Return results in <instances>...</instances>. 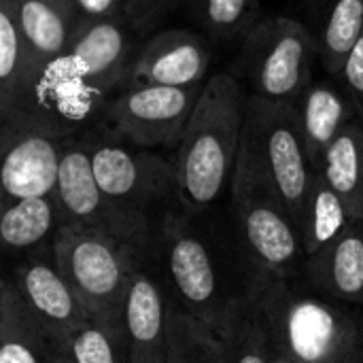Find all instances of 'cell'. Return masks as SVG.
<instances>
[{
  "label": "cell",
  "mask_w": 363,
  "mask_h": 363,
  "mask_svg": "<svg viewBox=\"0 0 363 363\" xmlns=\"http://www.w3.org/2000/svg\"><path fill=\"white\" fill-rule=\"evenodd\" d=\"M151 268L170 300L221 338L253 311L270 274L249 257L228 206L170 208L155 236Z\"/></svg>",
  "instance_id": "1"
},
{
  "label": "cell",
  "mask_w": 363,
  "mask_h": 363,
  "mask_svg": "<svg viewBox=\"0 0 363 363\" xmlns=\"http://www.w3.org/2000/svg\"><path fill=\"white\" fill-rule=\"evenodd\" d=\"M247 117V89L232 72L211 77L174 149L179 202L208 211L228 196L238 164Z\"/></svg>",
  "instance_id": "2"
},
{
  "label": "cell",
  "mask_w": 363,
  "mask_h": 363,
  "mask_svg": "<svg viewBox=\"0 0 363 363\" xmlns=\"http://www.w3.org/2000/svg\"><path fill=\"white\" fill-rule=\"evenodd\" d=\"M257 315L270 347L296 363H363V313L328 298L300 277H268Z\"/></svg>",
  "instance_id": "3"
},
{
  "label": "cell",
  "mask_w": 363,
  "mask_h": 363,
  "mask_svg": "<svg viewBox=\"0 0 363 363\" xmlns=\"http://www.w3.org/2000/svg\"><path fill=\"white\" fill-rule=\"evenodd\" d=\"M53 255L89 319L123 334L125 300L145 259L121 240L72 223L60 228Z\"/></svg>",
  "instance_id": "4"
},
{
  "label": "cell",
  "mask_w": 363,
  "mask_h": 363,
  "mask_svg": "<svg viewBox=\"0 0 363 363\" xmlns=\"http://www.w3.org/2000/svg\"><path fill=\"white\" fill-rule=\"evenodd\" d=\"M240 157L253 166L300 228L317 170L308 157L294 104L247 94Z\"/></svg>",
  "instance_id": "5"
},
{
  "label": "cell",
  "mask_w": 363,
  "mask_h": 363,
  "mask_svg": "<svg viewBox=\"0 0 363 363\" xmlns=\"http://www.w3.org/2000/svg\"><path fill=\"white\" fill-rule=\"evenodd\" d=\"M319 36L287 15L264 17L238 45L236 79L247 94L294 104L313 83Z\"/></svg>",
  "instance_id": "6"
},
{
  "label": "cell",
  "mask_w": 363,
  "mask_h": 363,
  "mask_svg": "<svg viewBox=\"0 0 363 363\" xmlns=\"http://www.w3.org/2000/svg\"><path fill=\"white\" fill-rule=\"evenodd\" d=\"M225 206L240 242L259 270L283 279L302 274L306 251L296 219L240 155Z\"/></svg>",
  "instance_id": "7"
},
{
  "label": "cell",
  "mask_w": 363,
  "mask_h": 363,
  "mask_svg": "<svg viewBox=\"0 0 363 363\" xmlns=\"http://www.w3.org/2000/svg\"><path fill=\"white\" fill-rule=\"evenodd\" d=\"M83 138L96 181L113 202L155 225L170 208L181 204L174 157L119 140L102 128L85 132Z\"/></svg>",
  "instance_id": "8"
},
{
  "label": "cell",
  "mask_w": 363,
  "mask_h": 363,
  "mask_svg": "<svg viewBox=\"0 0 363 363\" xmlns=\"http://www.w3.org/2000/svg\"><path fill=\"white\" fill-rule=\"evenodd\" d=\"M55 200L60 206L62 223L81 225L108 234L123 245L132 247L147 266H151L157 225L117 202H113L96 181L89 149L83 134L70 138L62 153Z\"/></svg>",
  "instance_id": "9"
},
{
  "label": "cell",
  "mask_w": 363,
  "mask_h": 363,
  "mask_svg": "<svg viewBox=\"0 0 363 363\" xmlns=\"http://www.w3.org/2000/svg\"><path fill=\"white\" fill-rule=\"evenodd\" d=\"M204 85H128L108 100L98 128L143 149L174 151Z\"/></svg>",
  "instance_id": "10"
},
{
  "label": "cell",
  "mask_w": 363,
  "mask_h": 363,
  "mask_svg": "<svg viewBox=\"0 0 363 363\" xmlns=\"http://www.w3.org/2000/svg\"><path fill=\"white\" fill-rule=\"evenodd\" d=\"M108 100L111 96L98 89L66 53L38 66L21 106L0 119L23 117L64 138H77L100 125Z\"/></svg>",
  "instance_id": "11"
},
{
  "label": "cell",
  "mask_w": 363,
  "mask_h": 363,
  "mask_svg": "<svg viewBox=\"0 0 363 363\" xmlns=\"http://www.w3.org/2000/svg\"><path fill=\"white\" fill-rule=\"evenodd\" d=\"M68 140L23 117L0 119V206L26 198L53 196Z\"/></svg>",
  "instance_id": "12"
},
{
  "label": "cell",
  "mask_w": 363,
  "mask_h": 363,
  "mask_svg": "<svg viewBox=\"0 0 363 363\" xmlns=\"http://www.w3.org/2000/svg\"><path fill=\"white\" fill-rule=\"evenodd\" d=\"M9 277L28 308L49 330L60 347L91 321L72 287L62 277L55 264L53 245L19 257Z\"/></svg>",
  "instance_id": "13"
},
{
  "label": "cell",
  "mask_w": 363,
  "mask_h": 363,
  "mask_svg": "<svg viewBox=\"0 0 363 363\" xmlns=\"http://www.w3.org/2000/svg\"><path fill=\"white\" fill-rule=\"evenodd\" d=\"M213 43L191 30L168 28L145 38L128 85L198 87L208 79Z\"/></svg>",
  "instance_id": "14"
},
{
  "label": "cell",
  "mask_w": 363,
  "mask_h": 363,
  "mask_svg": "<svg viewBox=\"0 0 363 363\" xmlns=\"http://www.w3.org/2000/svg\"><path fill=\"white\" fill-rule=\"evenodd\" d=\"M138 36L130 21H100L79 30L68 53L83 74L113 98L130 83V72L143 45Z\"/></svg>",
  "instance_id": "15"
},
{
  "label": "cell",
  "mask_w": 363,
  "mask_h": 363,
  "mask_svg": "<svg viewBox=\"0 0 363 363\" xmlns=\"http://www.w3.org/2000/svg\"><path fill=\"white\" fill-rule=\"evenodd\" d=\"M170 296L151 266H143L123 311L128 363H168Z\"/></svg>",
  "instance_id": "16"
},
{
  "label": "cell",
  "mask_w": 363,
  "mask_h": 363,
  "mask_svg": "<svg viewBox=\"0 0 363 363\" xmlns=\"http://www.w3.org/2000/svg\"><path fill=\"white\" fill-rule=\"evenodd\" d=\"M300 279L338 302L363 304V219L319 253L306 257Z\"/></svg>",
  "instance_id": "17"
},
{
  "label": "cell",
  "mask_w": 363,
  "mask_h": 363,
  "mask_svg": "<svg viewBox=\"0 0 363 363\" xmlns=\"http://www.w3.org/2000/svg\"><path fill=\"white\" fill-rule=\"evenodd\" d=\"M294 108L313 168L319 170L332 143L359 115L342 85L328 79H313V83L294 102Z\"/></svg>",
  "instance_id": "18"
},
{
  "label": "cell",
  "mask_w": 363,
  "mask_h": 363,
  "mask_svg": "<svg viewBox=\"0 0 363 363\" xmlns=\"http://www.w3.org/2000/svg\"><path fill=\"white\" fill-rule=\"evenodd\" d=\"M60 345L6 274L0 281V363H55Z\"/></svg>",
  "instance_id": "19"
},
{
  "label": "cell",
  "mask_w": 363,
  "mask_h": 363,
  "mask_svg": "<svg viewBox=\"0 0 363 363\" xmlns=\"http://www.w3.org/2000/svg\"><path fill=\"white\" fill-rule=\"evenodd\" d=\"M11 4L36 68L70 51L77 32L70 0H11Z\"/></svg>",
  "instance_id": "20"
},
{
  "label": "cell",
  "mask_w": 363,
  "mask_h": 363,
  "mask_svg": "<svg viewBox=\"0 0 363 363\" xmlns=\"http://www.w3.org/2000/svg\"><path fill=\"white\" fill-rule=\"evenodd\" d=\"M62 215L55 196H38L0 206V242L4 253L23 257L53 245Z\"/></svg>",
  "instance_id": "21"
},
{
  "label": "cell",
  "mask_w": 363,
  "mask_h": 363,
  "mask_svg": "<svg viewBox=\"0 0 363 363\" xmlns=\"http://www.w3.org/2000/svg\"><path fill=\"white\" fill-rule=\"evenodd\" d=\"M319 172L347 204L353 221L363 219V121L353 119L328 149Z\"/></svg>",
  "instance_id": "22"
},
{
  "label": "cell",
  "mask_w": 363,
  "mask_h": 363,
  "mask_svg": "<svg viewBox=\"0 0 363 363\" xmlns=\"http://www.w3.org/2000/svg\"><path fill=\"white\" fill-rule=\"evenodd\" d=\"M36 66L21 38L11 0H0V117L15 113L32 83Z\"/></svg>",
  "instance_id": "23"
},
{
  "label": "cell",
  "mask_w": 363,
  "mask_h": 363,
  "mask_svg": "<svg viewBox=\"0 0 363 363\" xmlns=\"http://www.w3.org/2000/svg\"><path fill=\"white\" fill-rule=\"evenodd\" d=\"M351 223L353 217L347 204L330 187L325 177L317 170L300 219V234H302L306 257L319 253L336 238H340Z\"/></svg>",
  "instance_id": "24"
},
{
  "label": "cell",
  "mask_w": 363,
  "mask_h": 363,
  "mask_svg": "<svg viewBox=\"0 0 363 363\" xmlns=\"http://www.w3.org/2000/svg\"><path fill=\"white\" fill-rule=\"evenodd\" d=\"M189 17L215 45L238 43L264 19L259 0H183Z\"/></svg>",
  "instance_id": "25"
},
{
  "label": "cell",
  "mask_w": 363,
  "mask_h": 363,
  "mask_svg": "<svg viewBox=\"0 0 363 363\" xmlns=\"http://www.w3.org/2000/svg\"><path fill=\"white\" fill-rule=\"evenodd\" d=\"M168 363H230L225 340L170 300Z\"/></svg>",
  "instance_id": "26"
},
{
  "label": "cell",
  "mask_w": 363,
  "mask_h": 363,
  "mask_svg": "<svg viewBox=\"0 0 363 363\" xmlns=\"http://www.w3.org/2000/svg\"><path fill=\"white\" fill-rule=\"evenodd\" d=\"M363 32V0H330L319 34L321 62L338 81L345 62Z\"/></svg>",
  "instance_id": "27"
},
{
  "label": "cell",
  "mask_w": 363,
  "mask_h": 363,
  "mask_svg": "<svg viewBox=\"0 0 363 363\" xmlns=\"http://www.w3.org/2000/svg\"><path fill=\"white\" fill-rule=\"evenodd\" d=\"M60 349L70 363H128L125 336L96 321L83 325Z\"/></svg>",
  "instance_id": "28"
},
{
  "label": "cell",
  "mask_w": 363,
  "mask_h": 363,
  "mask_svg": "<svg viewBox=\"0 0 363 363\" xmlns=\"http://www.w3.org/2000/svg\"><path fill=\"white\" fill-rule=\"evenodd\" d=\"M223 340L230 363H270L268 336L255 306Z\"/></svg>",
  "instance_id": "29"
},
{
  "label": "cell",
  "mask_w": 363,
  "mask_h": 363,
  "mask_svg": "<svg viewBox=\"0 0 363 363\" xmlns=\"http://www.w3.org/2000/svg\"><path fill=\"white\" fill-rule=\"evenodd\" d=\"M70 6L74 13L77 32L100 21L123 19L132 23V0H70Z\"/></svg>",
  "instance_id": "30"
},
{
  "label": "cell",
  "mask_w": 363,
  "mask_h": 363,
  "mask_svg": "<svg viewBox=\"0 0 363 363\" xmlns=\"http://www.w3.org/2000/svg\"><path fill=\"white\" fill-rule=\"evenodd\" d=\"M338 83L342 85V89L351 98L359 119L363 121V32L359 40L355 43V47L351 49L347 62H345V68L340 72Z\"/></svg>",
  "instance_id": "31"
},
{
  "label": "cell",
  "mask_w": 363,
  "mask_h": 363,
  "mask_svg": "<svg viewBox=\"0 0 363 363\" xmlns=\"http://www.w3.org/2000/svg\"><path fill=\"white\" fill-rule=\"evenodd\" d=\"M179 2H183V0H147L140 23H138V34L151 32Z\"/></svg>",
  "instance_id": "32"
},
{
  "label": "cell",
  "mask_w": 363,
  "mask_h": 363,
  "mask_svg": "<svg viewBox=\"0 0 363 363\" xmlns=\"http://www.w3.org/2000/svg\"><path fill=\"white\" fill-rule=\"evenodd\" d=\"M145 4H147V0H132V26H134L136 32H138V23H140Z\"/></svg>",
  "instance_id": "33"
},
{
  "label": "cell",
  "mask_w": 363,
  "mask_h": 363,
  "mask_svg": "<svg viewBox=\"0 0 363 363\" xmlns=\"http://www.w3.org/2000/svg\"><path fill=\"white\" fill-rule=\"evenodd\" d=\"M268 359H270V363H296L287 355H283L281 351H277L274 347H270V342H268Z\"/></svg>",
  "instance_id": "34"
},
{
  "label": "cell",
  "mask_w": 363,
  "mask_h": 363,
  "mask_svg": "<svg viewBox=\"0 0 363 363\" xmlns=\"http://www.w3.org/2000/svg\"><path fill=\"white\" fill-rule=\"evenodd\" d=\"M306 4H308L313 11H325L328 4H330V0H306Z\"/></svg>",
  "instance_id": "35"
},
{
  "label": "cell",
  "mask_w": 363,
  "mask_h": 363,
  "mask_svg": "<svg viewBox=\"0 0 363 363\" xmlns=\"http://www.w3.org/2000/svg\"><path fill=\"white\" fill-rule=\"evenodd\" d=\"M55 363H70V359L64 355V351H62V349H60V353H57V362Z\"/></svg>",
  "instance_id": "36"
}]
</instances>
